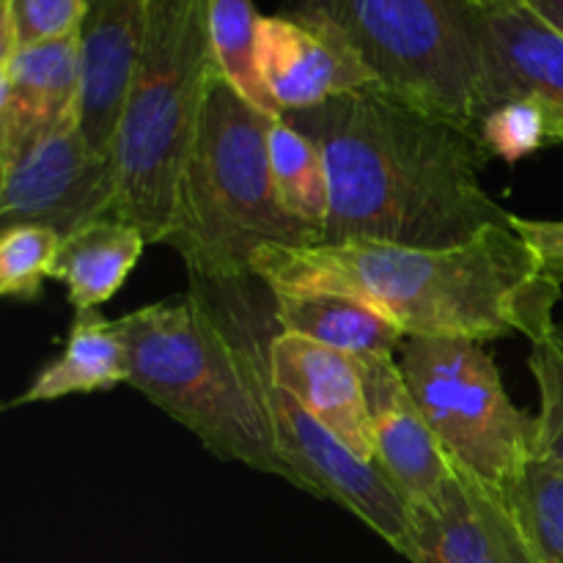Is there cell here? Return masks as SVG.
<instances>
[{
    "label": "cell",
    "instance_id": "obj_1",
    "mask_svg": "<svg viewBox=\"0 0 563 563\" xmlns=\"http://www.w3.org/2000/svg\"><path fill=\"white\" fill-rule=\"evenodd\" d=\"M322 148L330 212L319 242L451 247L509 223L484 185L489 154L473 132L385 88L289 113Z\"/></svg>",
    "mask_w": 563,
    "mask_h": 563
},
{
    "label": "cell",
    "instance_id": "obj_2",
    "mask_svg": "<svg viewBox=\"0 0 563 563\" xmlns=\"http://www.w3.org/2000/svg\"><path fill=\"white\" fill-rule=\"evenodd\" d=\"M253 275L275 297H357L399 324L407 339L537 341L555 324L561 300V284L539 267L511 220L451 247L264 245L253 256Z\"/></svg>",
    "mask_w": 563,
    "mask_h": 563
},
{
    "label": "cell",
    "instance_id": "obj_3",
    "mask_svg": "<svg viewBox=\"0 0 563 563\" xmlns=\"http://www.w3.org/2000/svg\"><path fill=\"white\" fill-rule=\"evenodd\" d=\"M115 328L130 352V385L143 399L218 460L291 484L245 339L218 286L192 284L185 295L115 319Z\"/></svg>",
    "mask_w": 563,
    "mask_h": 563
},
{
    "label": "cell",
    "instance_id": "obj_4",
    "mask_svg": "<svg viewBox=\"0 0 563 563\" xmlns=\"http://www.w3.org/2000/svg\"><path fill=\"white\" fill-rule=\"evenodd\" d=\"M209 0H148L146 36L113 143V218L165 245L181 174L218 77Z\"/></svg>",
    "mask_w": 563,
    "mask_h": 563
},
{
    "label": "cell",
    "instance_id": "obj_5",
    "mask_svg": "<svg viewBox=\"0 0 563 563\" xmlns=\"http://www.w3.org/2000/svg\"><path fill=\"white\" fill-rule=\"evenodd\" d=\"M275 119L240 97L218 71L165 242L181 256L192 284H242L256 278L253 256L258 247L317 242L275 201L269 176Z\"/></svg>",
    "mask_w": 563,
    "mask_h": 563
},
{
    "label": "cell",
    "instance_id": "obj_6",
    "mask_svg": "<svg viewBox=\"0 0 563 563\" xmlns=\"http://www.w3.org/2000/svg\"><path fill=\"white\" fill-rule=\"evenodd\" d=\"M286 9L333 22L379 88L476 137L498 104L517 99L473 0H286Z\"/></svg>",
    "mask_w": 563,
    "mask_h": 563
},
{
    "label": "cell",
    "instance_id": "obj_7",
    "mask_svg": "<svg viewBox=\"0 0 563 563\" xmlns=\"http://www.w3.org/2000/svg\"><path fill=\"white\" fill-rule=\"evenodd\" d=\"M399 366L449 460L493 489L537 454L539 418L511 401L487 341L410 335Z\"/></svg>",
    "mask_w": 563,
    "mask_h": 563
},
{
    "label": "cell",
    "instance_id": "obj_8",
    "mask_svg": "<svg viewBox=\"0 0 563 563\" xmlns=\"http://www.w3.org/2000/svg\"><path fill=\"white\" fill-rule=\"evenodd\" d=\"M218 289L229 302L245 339L253 379L273 423L278 454L291 471V487L313 498L339 504L341 509L355 515L368 531L377 533L385 544H390L396 553L405 555L407 539H410V506L401 498L399 489L390 484L377 462L355 454L344 440L324 429L295 396L286 394L269 374L267 346L269 339L280 330L275 322V297L269 306H264V297L258 295L264 284L258 278L218 286Z\"/></svg>",
    "mask_w": 563,
    "mask_h": 563
},
{
    "label": "cell",
    "instance_id": "obj_9",
    "mask_svg": "<svg viewBox=\"0 0 563 563\" xmlns=\"http://www.w3.org/2000/svg\"><path fill=\"white\" fill-rule=\"evenodd\" d=\"M113 218V159L88 146L80 121L33 143L0 170V220L71 234L88 220Z\"/></svg>",
    "mask_w": 563,
    "mask_h": 563
},
{
    "label": "cell",
    "instance_id": "obj_10",
    "mask_svg": "<svg viewBox=\"0 0 563 563\" xmlns=\"http://www.w3.org/2000/svg\"><path fill=\"white\" fill-rule=\"evenodd\" d=\"M258 71L278 115L379 86L355 44L333 22L289 9L258 20Z\"/></svg>",
    "mask_w": 563,
    "mask_h": 563
},
{
    "label": "cell",
    "instance_id": "obj_11",
    "mask_svg": "<svg viewBox=\"0 0 563 563\" xmlns=\"http://www.w3.org/2000/svg\"><path fill=\"white\" fill-rule=\"evenodd\" d=\"M410 563H533L504 495L454 465L438 495L410 509Z\"/></svg>",
    "mask_w": 563,
    "mask_h": 563
},
{
    "label": "cell",
    "instance_id": "obj_12",
    "mask_svg": "<svg viewBox=\"0 0 563 563\" xmlns=\"http://www.w3.org/2000/svg\"><path fill=\"white\" fill-rule=\"evenodd\" d=\"M80 33L0 55V170L33 143L80 121Z\"/></svg>",
    "mask_w": 563,
    "mask_h": 563
},
{
    "label": "cell",
    "instance_id": "obj_13",
    "mask_svg": "<svg viewBox=\"0 0 563 563\" xmlns=\"http://www.w3.org/2000/svg\"><path fill=\"white\" fill-rule=\"evenodd\" d=\"M361 372L372 418L374 462L412 509L445 487L454 476V462L412 399L399 357L366 361L361 363Z\"/></svg>",
    "mask_w": 563,
    "mask_h": 563
},
{
    "label": "cell",
    "instance_id": "obj_14",
    "mask_svg": "<svg viewBox=\"0 0 563 563\" xmlns=\"http://www.w3.org/2000/svg\"><path fill=\"white\" fill-rule=\"evenodd\" d=\"M148 0H88L80 27V132L102 157L113 154L126 93L146 36Z\"/></svg>",
    "mask_w": 563,
    "mask_h": 563
},
{
    "label": "cell",
    "instance_id": "obj_15",
    "mask_svg": "<svg viewBox=\"0 0 563 563\" xmlns=\"http://www.w3.org/2000/svg\"><path fill=\"white\" fill-rule=\"evenodd\" d=\"M269 374L324 429L355 454L374 462L372 418L361 363L339 350L295 333H278L267 346Z\"/></svg>",
    "mask_w": 563,
    "mask_h": 563
},
{
    "label": "cell",
    "instance_id": "obj_16",
    "mask_svg": "<svg viewBox=\"0 0 563 563\" xmlns=\"http://www.w3.org/2000/svg\"><path fill=\"white\" fill-rule=\"evenodd\" d=\"M130 385V352L115 322L99 311L75 313L64 352L44 363L20 396L5 405V410L25 405H47L66 396L108 394Z\"/></svg>",
    "mask_w": 563,
    "mask_h": 563
},
{
    "label": "cell",
    "instance_id": "obj_17",
    "mask_svg": "<svg viewBox=\"0 0 563 563\" xmlns=\"http://www.w3.org/2000/svg\"><path fill=\"white\" fill-rule=\"evenodd\" d=\"M148 240L121 218H97L60 236L53 280L64 286L75 313L99 311L119 295Z\"/></svg>",
    "mask_w": 563,
    "mask_h": 563
},
{
    "label": "cell",
    "instance_id": "obj_18",
    "mask_svg": "<svg viewBox=\"0 0 563 563\" xmlns=\"http://www.w3.org/2000/svg\"><path fill=\"white\" fill-rule=\"evenodd\" d=\"M275 322L284 333L306 335L357 363L399 357L407 339L383 311L350 295L275 297Z\"/></svg>",
    "mask_w": 563,
    "mask_h": 563
},
{
    "label": "cell",
    "instance_id": "obj_19",
    "mask_svg": "<svg viewBox=\"0 0 563 563\" xmlns=\"http://www.w3.org/2000/svg\"><path fill=\"white\" fill-rule=\"evenodd\" d=\"M489 49L515 97L563 104V36L531 5L482 11Z\"/></svg>",
    "mask_w": 563,
    "mask_h": 563
},
{
    "label": "cell",
    "instance_id": "obj_20",
    "mask_svg": "<svg viewBox=\"0 0 563 563\" xmlns=\"http://www.w3.org/2000/svg\"><path fill=\"white\" fill-rule=\"evenodd\" d=\"M269 176L278 207L322 240L330 212V185L322 148L286 115L269 126Z\"/></svg>",
    "mask_w": 563,
    "mask_h": 563
},
{
    "label": "cell",
    "instance_id": "obj_21",
    "mask_svg": "<svg viewBox=\"0 0 563 563\" xmlns=\"http://www.w3.org/2000/svg\"><path fill=\"white\" fill-rule=\"evenodd\" d=\"M533 563H563V467L533 454L500 489Z\"/></svg>",
    "mask_w": 563,
    "mask_h": 563
},
{
    "label": "cell",
    "instance_id": "obj_22",
    "mask_svg": "<svg viewBox=\"0 0 563 563\" xmlns=\"http://www.w3.org/2000/svg\"><path fill=\"white\" fill-rule=\"evenodd\" d=\"M258 20L253 0H209V33L220 75L258 110L278 115L258 71Z\"/></svg>",
    "mask_w": 563,
    "mask_h": 563
},
{
    "label": "cell",
    "instance_id": "obj_23",
    "mask_svg": "<svg viewBox=\"0 0 563 563\" xmlns=\"http://www.w3.org/2000/svg\"><path fill=\"white\" fill-rule=\"evenodd\" d=\"M60 234L44 225H5L0 234V295L33 302L53 278Z\"/></svg>",
    "mask_w": 563,
    "mask_h": 563
},
{
    "label": "cell",
    "instance_id": "obj_24",
    "mask_svg": "<svg viewBox=\"0 0 563 563\" xmlns=\"http://www.w3.org/2000/svg\"><path fill=\"white\" fill-rule=\"evenodd\" d=\"M528 368L539 390L537 454L563 467V324L555 322L542 339L531 341Z\"/></svg>",
    "mask_w": 563,
    "mask_h": 563
},
{
    "label": "cell",
    "instance_id": "obj_25",
    "mask_svg": "<svg viewBox=\"0 0 563 563\" xmlns=\"http://www.w3.org/2000/svg\"><path fill=\"white\" fill-rule=\"evenodd\" d=\"M478 141L487 148L489 157L515 165L531 157L542 146H548V110L537 97H517L498 104L484 119L478 130Z\"/></svg>",
    "mask_w": 563,
    "mask_h": 563
},
{
    "label": "cell",
    "instance_id": "obj_26",
    "mask_svg": "<svg viewBox=\"0 0 563 563\" xmlns=\"http://www.w3.org/2000/svg\"><path fill=\"white\" fill-rule=\"evenodd\" d=\"M88 0H3L0 55L80 33Z\"/></svg>",
    "mask_w": 563,
    "mask_h": 563
},
{
    "label": "cell",
    "instance_id": "obj_27",
    "mask_svg": "<svg viewBox=\"0 0 563 563\" xmlns=\"http://www.w3.org/2000/svg\"><path fill=\"white\" fill-rule=\"evenodd\" d=\"M511 229L526 240L539 267L563 284V220H537L511 214Z\"/></svg>",
    "mask_w": 563,
    "mask_h": 563
},
{
    "label": "cell",
    "instance_id": "obj_28",
    "mask_svg": "<svg viewBox=\"0 0 563 563\" xmlns=\"http://www.w3.org/2000/svg\"><path fill=\"white\" fill-rule=\"evenodd\" d=\"M526 5H531L548 25H553L563 36V0H526Z\"/></svg>",
    "mask_w": 563,
    "mask_h": 563
},
{
    "label": "cell",
    "instance_id": "obj_29",
    "mask_svg": "<svg viewBox=\"0 0 563 563\" xmlns=\"http://www.w3.org/2000/svg\"><path fill=\"white\" fill-rule=\"evenodd\" d=\"M544 110H548L550 143H563V104L544 102Z\"/></svg>",
    "mask_w": 563,
    "mask_h": 563
},
{
    "label": "cell",
    "instance_id": "obj_30",
    "mask_svg": "<svg viewBox=\"0 0 563 563\" xmlns=\"http://www.w3.org/2000/svg\"><path fill=\"white\" fill-rule=\"evenodd\" d=\"M478 9H498V5H517V3H526V0H473Z\"/></svg>",
    "mask_w": 563,
    "mask_h": 563
}]
</instances>
